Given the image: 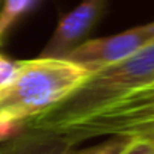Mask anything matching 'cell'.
Returning a JSON list of instances; mask_svg holds the SVG:
<instances>
[{"mask_svg": "<svg viewBox=\"0 0 154 154\" xmlns=\"http://www.w3.org/2000/svg\"><path fill=\"white\" fill-rule=\"evenodd\" d=\"M154 80V41L133 56L89 75L72 94L23 127L56 131L62 125L97 112L139 86Z\"/></svg>", "mask_w": 154, "mask_h": 154, "instance_id": "7a4b0ae2", "label": "cell"}, {"mask_svg": "<svg viewBox=\"0 0 154 154\" xmlns=\"http://www.w3.org/2000/svg\"><path fill=\"white\" fill-rule=\"evenodd\" d=\"M152 41H154V21L128 29L125 32L112 36L95 38L82 44H77L62 57L83 66L92 74L104 66L118 63L133 56L134 53H137Z\"/></svg>", "mask_w": 154, "mask_h": 154, "instance_id": "277c9868", "label": "cell"}, {"mask_svg": "<svg viewBox=\"0 0 154 154\" xmlns=\"http://www.w3.org/2000/svg\"><path fill=\"white\" fill-rule=\"evenodd\" d=\"M71 145L62 136L29 127H20L0 137V154H66Z\"/></svg>", "mask_w": 154, "mask_h": 154, "instance_id": "8992f818", "label": "cell"}, {"mask_svg": "<svg viewBox=\"0 0 154 154\" xmlns=\"http://www.w3.org/2000/svg\"><path fill=\"white\" fill-rule=\"evenodd\" d=\"M71 145L101 136L148 139L154 134V80L106 107L53 131Z\"/></svg>", "mask_w": 154, "mask_h": 154, "instance_id": "3957f363", "label": "cell"}, {"mask_svg": "<svg viewBox=\"0 0 154 154\" xmlns=\"http://www.w3.org/2000/svg\"><path fill=\"white\" fill-rule=\"evenodd\" d=\"M106 0H83L68 12L57 24L53 36L41 53V57H62L74 48L98 20Z\"/></svg>", "mask_w": 154, "mask_h": 154, "instance_id": "5b68a950", "label": "cell"}, {"mask_svg": "<svg viewBox=\"0 0 154 154\" xmlns=\"http://www.w3.org/2000/svg\"><path fill=\"white\" fill-rule=\"evenodd\" d=\"M148 139H149V140H151V142H152V143H154V134H152V136H151V137H148Z\"/></svg>", "mask_w": 154, "mask_h": 154, "instance_id": "8fae6325", "label": "cell"}, {"mask_svg": "<svg viewBox=\"0 0 154 154\" xmlns=\"http://www.w3.org/2000/svg\"><path fill=\"white\" fill-rule=\"evenodd\" d=\"M89 75L88 69L63 57L17 62L12 77L0 88V137L63 101Z\"/></svg>", "mask_w": 154, "mask_h": 154, "instance_id": "6da1fadb", "label": "cell"}, {"mask_svg": "<svg viewBox=\"0 0 154 154\" xmlns=\"http://www.w3.org/2000/svg\"><path fill=\"white\" fill-rule=\"evenodd\" d=\"M35 3V0H5L3 9L0 12V39L6 30Z\"/></svg>", "mask_w": 154, "mask_h": 154, "instance_id": "ba28073f", "label": "cell"}, {"mask_svg": "<svg viewBox=\"0 0 154 154\" xmlns=\"http://www.w3.org/2000/svg\"><path fill=\"white\" fill-rule=\"evenodd\" d=\"M122 154H154V143L149 139H134Z\"/></svg>", "mask_w": 154, "mask_h": 154, "instance_id": "9c48e42d", "label": "cell"}, {"mask_svg": "<svg viewBox=\"0 0 154 154\" xmlns=\"http://www.w3.org/2000/svg\"><path fill=\"white\" fill-rule=\"evenodd\" d=\"M134 142L133 137H124V136H110L107 140L91 145L82 149L71 148L66 154H122L131 143Z\"/></svg>", "mask_w": 154, "mask_h": 154, "instance_id": "52a82bcc", "label": "cell"}, {"mask_svg": "<svg viewBox=\"0 0 154 154\" xmlns=\"http://www.w3.org/2000/svg\"><path fill=\"white\" fill-rule=\"evenodd\" d=\"M15 68H17V62H12L0 54V88L12 77Z\"/></svg>", "mask_w": 154, "mask_h": 154, "instance_id": "30bf717a", "label": "cell"}]
</instances>
